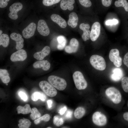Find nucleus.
I'll use <instances>...</instances> for the list:
<instances>
[{"label":"nucleus","instance_id":"nucleus-7","mask_svg":"<svg viewBox=\"0 0 128 128\" xmlns=\"http://www.w3.org/2000/svg\"><path fill=\"white\" fill-rule=\"evenodd\" d=\"M92 120L95 124L99 126L105 125L107 123L106 116L99 111L96 112L93 114Z\"/></svg>","mask_w":128,"mask_h":128},{"label":"nucleus","instance_id":"nucleus-47","mask_svg":"<svg viewBox=\"0 0 128 128\" xmlns=\"http://www.w3.org/2000/svg\"></svg>","mask_w":128,"mask_h":128},{"label":"nucleus","instance_id":"nucleus-8","mask_svg":"<svg viewBox=\"0 0 128 128\" xmlns=\"http://www.w3.org/2000/svg\"><path fill=\"white\" fill-rule=\"evenodd\" d=\"M22 4L20 2L14 3L9 7V10L10 12L8 14L9 17L11 19L15 20L17 19L18 12L23 8Z\"/></svg>","mask_w":128,"mask_h":128},{"label":"nucleus","instance_id":"nucleus-46","mask_svg":"<svg viewBox=\"0 0 128 128\" xmlns=\"http://www.w3.org/2000/svg\"><path fill=\"white\" fill-rule=\"evenodd\" d=\"M47 128H51V127H47Z\"/></svg>","mask_w":128,"mask_h":128},{"label":"nucleus","instance_id":"nucleus-31","mask_svg":"<svg viewBox=\"0 0 128 128\" xmlns=\"http://www.w3.org/2000/svg\"><path fill=\"white\" fill-rule=\"evenodd\" d=\"M50 115L48 114H46L38 119L35 120L34 123L35 124L37 125L39 124L41 121L47 122L50 120Z\"/></svg>","mask_w":128,"mask_h":128},{"label":"nucleus","instance_id":"nucleus-24","mask_svg":"<svg viewBox=\"0 0 128 128\" xmlns=\"http://www.w3.org/2000/svg\"><path fill=\"white\" fill-rule=\"evenodd\" d=\"M17 110L18 114L20 113L23 114H26L30 112L31 109L30 105L26 104L24 106H19L17 108Z\"/></svg>","mask_w":128,"mask_h":128},{"label":"nucleus","instance_id":"nucleus-40","mask_svg":"<svg viewBox=\"0 0 128 128\" xmlns=\"http://www.w3.org/2000/svg\"><path fill=\"white\" fill-rule=\"evenodd\" d=\"M123 63L128 68V52L125 54L124 56Z\"/></svg>","mask_w":128,"mask_h":128},{"label":"nucleus","instance_id":"nucleus-42","mask_svg":"<svg viewBox=\"0 0 128 128\" xmlns=\"http://www.w3.org/2000/svg\"><path fill=\"white\" fill-rule=\"evenodd\" d=\"M67 108L64 106L63 108L60 109L59 111V113L61 115L63 114L67 110Z\"/></svg>","mask_w":128,"mask_h":128},{"label":"nucleus","instance_id":"nucleus-28","mask_svg":"<svg viewBox=\"0 0 128 128\" xmlns=\"http://www.w3.org/2000/svg\"><path fill=\"white\" fill-rule=\"evenodd\" d=\"M85 112V109L82 107L77 108L74 113V115L77 119H79L82 118L84 115Z\"/></svg>","mask_w":128,"mask_h":128},{"label":"nucleus","instance_id":"nucleus-37","mask_svg":"<svg viewBox=\"0 0 128 128\" xmlns=\"http://www.w3.org/2000/svg\"><path fill=\"white\" fill-rule=\"evenodd\" d=\"M118 23V20L116 19H113L112 20H109L106 22V24L107 25H112L113 24L116 25Z\"/></svg>","mask_w":128,"mask_h":128},{"label":"nucleus","instance_id":"nucleus-27","mask_svg":"<svg viewBox=\"0 0 128 128\" xmlns=\"http://www.w3.org/2000/svg\"><path fill=\"white\" fill-rule=\"evenodd\" d=\"M9 38L7 34H2L0 36V45L5 47H7L9 43Z\"/></svg>","mask_w":128,"mask_h":128},{"label":"nucleus","instance_id":"nucleus-2","mask_svg":"<svg viewBox=\"0 0 128 128\" xmlns=\"http://www.w3.org/2000/svg\"><path fill=\"white\" fill-rule=\"evenodd\" d=\"M48 80L54 87L59 90H63L66 87L67 83L65 80L58 77L50 76L48 77Z\"/></svg>","mask_w":128,"mask_h":128},{"label":"nucleus","instance_id":"nucleus-30","mask_svg":"<svg viewBox=\"0 0 128 128\" xmlns=\"http://www.w3.org/2000/svg\"><path fill=\"white\" fill-rule=\"evenodd\" d=\"M30 115L31 119L32 120H35L41 117V114L37 108L34 107L31 109Z\"/></svg>","mask_w":128,"mask_h":128},{"label":"nucleus","instance_id":"nucleus-32","mask_svg":"<svg viewBox=\"0 0 128 128\" xmlns=\"http://www.w3.org/2000/svg\"><path fill=\"white\" fill-rule=\"evenodd\" d=\"M121 85L123 91L128 92V77H124L122 78Z\"/></svg>","mask_w":128,"mask_h":128},{"label":"nucleus","instance_id":"nucleus-39","mask_svg":"<svg viewBox=\"0 0 128 128\" xmlns=\"http://www.w3.org/2000/svg\"><path fill=\"white\" fill-rule=\"evenodd\" d=\"M103 5L105 6L108 7L111 5L112 0H101Z\"/></svg>","mask_w":128,"mask_h":128},{"label":"nucleus","instance_id":"nucleus-15","mask_svg":"<svg viewBox=\"0 0 128 128\" xmlns=\"http://www.w3.org/2000/svg\"><path fill=\"white\" fill-rule=\"evenodd\" d=\"M50 48L48 46H45L41 51L36 52L33 55V57L38 60H42L50 52Z\"/></svg>","mask_w":128,"mask_h":128},{"label":"nucleus","instance_id":"nucleus-6","mask_svg":"<svg viewBox=\"0 0 128 128\" xmlns=\"http://www.w3.org/2000/svg\"><path fill=\"white\" fill-rule=\"evenodd\" d=\"M119 52L117 49H112L110 50L109 55L110 60L117 67H120L122 64V59L119 55Z\"/></svg>","mask_w":128,"mask_h":128},{"label":"nucleus","instance_id":"nucleus-23","mask_svg":"<svg viewBox=\"0 0 128 128\" xmlns=\"http://www.w3.org/2000/svg\"><path fill=\"white\" fill-rule=\"evenodd\" d=\"M57 40L58 42L57 46V49L59 50L63 49L67 43V40L66 38L63 36H59L57 37Z\"/></svg>","mask_w":128,"mask_h":128},{"label":"nucleus","instance_id":"nucleus-5","mask_svg":"<svg viewBox=\"0 0 128 128\" xmlns=\"http://www.w3.org/2000/svg\"><path fill=\"white\" fill-rule=\"evenodd\" d=\"M39 86L43 92L49 96L53 97L57 94V91L55 88L47 81H41Z\"/></svg>","mask_w":128,"mask_h":128},{"label":"nucleus","instance_id":"nucleus-45","mask_svg":"<svg viewBox=\"0 0 128 128\" xmlns=\"http://www.w3.org/2000/svg\"><path fill=\"white\" fill-rule=\"evenodd\" d=\"M2 31L1 30H0V35H1L2 34Z\"/></svg>","mask_w":128,"mask_h":128},{"label":"nucleus","instance_id":"nucleus-34","mask_svg":"<svg viewBox=\"0 0 128 128\" xmlns=\"http://www.w3.org/2000/svg\"><path fill=\"white\" fill-rule=\"evenodd\" d=\"M61 0H43V5L46 6H49L59 3Z\"/></svg>","mask_w":128,"mask_h":128},{"label":"nucleus","instance_id":"nucleus-13","mask_svg":"<svg viewBox=\"0 0 128 128\" xmlns=\"http://www.w3.org/2000/svg\"><path fill=\"white\" fill-rule=\"evenodd\" d=\"M79 46L78 40L75 38H72L70 41L69 45L65 47V51L68 53L76 52L78 50Z\"/></svg>","mask_w":128,"mask_h":128},{"label":"nucleus","instance_id":"nucleus-36","mask_svg":"<svg viewBox=\"0 0 128 128\" xmlns=\"http://www.w3.org/2000/svg\"><path fill=\"white\" fill-rule=\"evenodd\" d=\"M18 94L21 99L24 101H26L28 99V97L27 95L24 92L20 91Z\"/></svg>","mask_w":128,"mask_h":128},{"label":"nucleus","instance_id":"nucleus-14","mask_svg":"<svg viewBox=\"0 0 128 128\" xmlns=\"http://www.w3.org/2000/svg\"><path fill=\"white\" fill-rule=\"evenodd\" d=\"M10 37L12 40L16 41V48L17 50L23 48L24 40L20 34L14 32L13 33L11 34Z\"/></svg>","mask_w":128,"mask_h":128},{"label":"nucleus","instance_id":"nucleus-9","mask_svg":"<svg viewBox=\"0 0 128 128\" xmlns=\"http://www.w3.org/2000/svg\"><path fill=\"white\" fill-rule=\"evenodd\" d=\"M27 57L26 51L23 49H20L13 53L10 56V59L13 62L23 61L26 59Z\"/></svg>","mask_w":128,"mask_h":128},{"label":"nucleus","instance_id":"nucleus-12","mask_svg":"<svg viewBox=\"0 0 128 128\" xmlns=\"http://www.w3.org/2000/svg\"><path fill=\"white\" fill-rule=\"evenodd\" d=\"M36 24L32 22L23 31L22 34L23 37L26 39L30 38L34 35L36 29Z\"/></svg>","mask_w":128,"mask_h":128},{"label":"nucleus","instance_id":"nucleus-25","mask_svg":"<svg viewBox=\"0 0 128 128\" xmlns=\"http://www.w3.org/2000/svg\"><path fill=\"white\" fill-rule=\"evenodd\" d=\"M32 100L34 101L40 99L42 101H44L46 99V96L42 92H36L33 93L31 96Z\"/></svg>","mask_w":128,"mask_h":128},{"label":"nucleus","instance_id":"nucleus-22","mask_svg":"<svg viewBox=\"0 0 128 128\" xmlns=\"http://www.w3.org/2000/svg\"><path fill=\"white\" fill-rule=\"evenodd\" d=\"M0 78L1 81L4 83H8L10 80L9 74L6 69H0Z\"/></svg>","mask_w":128,"mask_h":128},{"label":"nucleus","instance_id":"nucleus-20","mask_svg":"<svg viewBox=\"0 0 128 128\" xmlns=\"http://www.w3.org/2000/svg\"><path fill=\"white\" fill-rule=\"evenodd\" d=\"M75 0H62L60 3V7L63 10L68 9L71 11L74 8L73 4L75 3Z\"/></svg>","mask_w":128,"mask_h":128},{"label":"nucleus","instance_id":"nucleus-3","mask_svg":"<svg viewBox=\"0 0 128 128\" xmlns=\"http://www.w3.org/2000/svg\"><path fill=\"white\" fill-rule=\"evenodd\" d=\"M107 97L114 103L118 104L121 101L122 96L119 91L114 87L108 88L105 91Z\"/></svg>","mask_w":128,"mask_h":128},{"label":"nucleus","instance_id":"nucleus-4","mask_svg":"<svg viewBox=\"0 0 128 128\" xmlns=\"http://www.w3.org/2000/svg\"><path fill=\"white\" fill-rule=\"evenodd\" d=\"M73 76L75 86L78 89L83 90L86 88L87 82L80 72L77 71L75 72Z\"/></svg>","mask_w":128,"mask_h":128},{"label":"nucleus","instance_id":"nucleus-21","mask_svg":"<svg viewBox=\"0 0 128 128\" xmlns=\"http://www.w3.org/2000/svg\"><path fill=\"white\" fill-rule=\"evenodd\" d=\"M78 18L77 14L75 12L70 13L69 15V19L67 23L68 25L71 27H76L78 24Z\"/></svg>","mask_w":128,"mask_h":128},{"label":"nucleus","instance_id":"nucleus-19","mask_svg":"<svg viewBox=\"0 0 128 128\" xmlns=\"http://www.w3.org/2000/svg\"><path fill=\"white\" fill-rule=\"evenodd\" d=\"M50 18L53 21L57 23L61 27L64 28L66 27L67 26L66 22L59 15L53 14L51 16Z\"/></svg>","mask_w":128,"mask_h":128},{"label":"nucleus","instance_id":"nucleus-1","mask_svg":"<svg viewBox=\"0 0 128 128\" xmlns=\"http://www.w3.org/2000/svg\"><path fill=\"white\" fill-rule=\"evenodd\" d=\"M90 61L91 65L96 69L103 70L106 68L105 61L101 56L96 55H92L91 57Z\"/></svg>","mask_w":128,"mask_h":128},{"label":"nucleus","instance_id":"nucleus-33","mask_svg":"<svg viewBox=\"0 0 128 128\" xmlns=\"http://www.w3.org/2000/svg\"><path fill=\"white\" fill-rule=\"evenodd\" d=\"M64 122V120L62 118L57 116H55L54 117L53 123L55 125L59 126L62 124Z\"/></svg>","mask_w":128,"mask_h":128},{"label":"nucleus","instance_id":"nucleus-38","mask_svg":"<svg viewBox=\"0 0 128 128\" xmlns=\"http://www.w3.org/2000/svg\"><path fill=\"white\" fill-rule=\"evenodd\" d=\"M10 0H0V7L3 8L6 7L8 5L7 2Z\"/></svg>","mask_w":128,"mask_h":128},{"label":"nucleus","instance_id":"nucleus-41","mask_svg":"<svg viewBox=\"0 0 128 128\" xmlns=\"http://www.w3.org/2000/svg\"><path fill=\"white\" fill-rule=\"evenodd\" d=\"M73 112L71 110H68L66 113L65 115V117L67 119L71 118L72 116Z\"/></svg>","mask_w":128,"mask_h":128},{"label":"nucleus","instance_id":"nucleus-11","mask_svg":"<svg viewBox=\"0 0 128 128\" xmlns=\"http://www.w3.org/2000/svg\"><path fill=\"white\" fill-rule=\"evenodd\" d=\"M37 30L41 35L46 36L49 34V29L46 21L43 20H39L38 23Z\"/></svg>","mask_w":128,"mask_h":128},{"label":"nucleus","instance_id":"nucleus-16","mask_svg":"<svg viewBox=\"0 0 128 128\" xmlns=\"http://www.w3.org/2000/svg\"><path fill=\"white\" fill-rule=\"evenodd\" d=\"M79 28L83 32L82 36L83 40L85 41L89 40L90 34V31L89 30L90 28V25L87 23H82L79 26Z\"/></svg>","mask_w":128,"mask_h":128},{"label":"nucleus","instance_id":"nucleus-18","mask_svg":"<svg viewBox=\"0 0 128 128\" xmlns=\"http://www.w3.org/2000/svg\"><path fill=\"white\" fill-rule=\"evenodd\" d=\"M112 73L110 75V78L114 81H119L123 76V72L120 68H115L112 69Z\"/></svg>","mask_w":128,"mask_h":128},{"label":"nucleus","instance_id":"nucleus-17","mask_svg":"<svg viewBox=\"0 0 128 128\" xmlns=\"http://www.w3.org/2000/svg\"><path fill=\"white\" fill-rule=\"evenodd\" d=\"M33 67L36 69L41 68L44 71H47L50 67V64L47 60H39L34 62L33 64Z\"/></svg>","mask_w":128,"mask_h":128},{"label":"nucleus","instance_id":"nucleus-29","mask_svg":"<svg viewBox=\"0 0 128 128\" xmlns=\"http://www.w3.org/2000/svg\"><path fill=\"white\" fill-rule=\"evenodd\" d=\"M116 7H124L126 11H128V2L126 0H118L116 1L114 3Z\"/></svg>","mask_w":128,"mask_h":128},{"label":"nucleus","instance_id":"nucleus-44","mask_svg":"<svg viewBox=\"0 0 128 128\" xmlns=\"http://www.w3.org/2000/svg\"><path fill=\"white\" fill-rule=\"evenodd\" d=\"M47 103L48 104V106L49 108H50L52 106V101L51 100H49L47 101Z\"/></svg>","mask_w":128,"mask_h":128},{"label":"nucleus","instance_id":"nucleus-35","mask_svg":"<svg viewBox=\"0 0 128 128\" xmlns=\"http://www.w3.org/2000/svg\"><path fill=\"white\" fill-rule=\"evenodd\" d=\"M80 4L83 6L86 7H89L92 5L90 0H78Z\"/></svg>","mask_w":128,"mask_h":128},{"label":"nucleus","instance_id":"nucleus-43","mask_svg":"<svg viewBox=\"0 0 128 128\" xmlns=\"http://www.w3.org/2000/svg\"><path fill=\"white\" fill-rule=\"evenodd\" d=\"M123 117L125 120L128 121V112L124 113L123 114Z\"/></svg>","mask_w":128,"mask_h":128},{"label":"nucleus","instance_id":"nucleus-26","mask_svg":"<svg viewBox=\"0 0 128 128\" xmlns=\"http://www.w3.org/2000/svg\"><path fill=\"white\" fill-rule=\"evenodd\" d=\"M18 126L20 128H28L31 125V122L29 119L24 118L18 121Z\"/></svg>","mask_w":128,"mask_h":128},{"label":"nucleus","instance_id":"nucleus-10","mask_svg":"<svg viewBox=\"0 0 128 128\" xmlns=\"http://www.w3.org/2000/svg\"><path fill=\"white\" fill-rule=\"evenodd\" d=\"M101 28V25L99 22H96L93 24L90 34V38L92 41H95L98 38L100 33Z\"/></svg>","mask_w":128,"mask_h":128}]
</instances>
